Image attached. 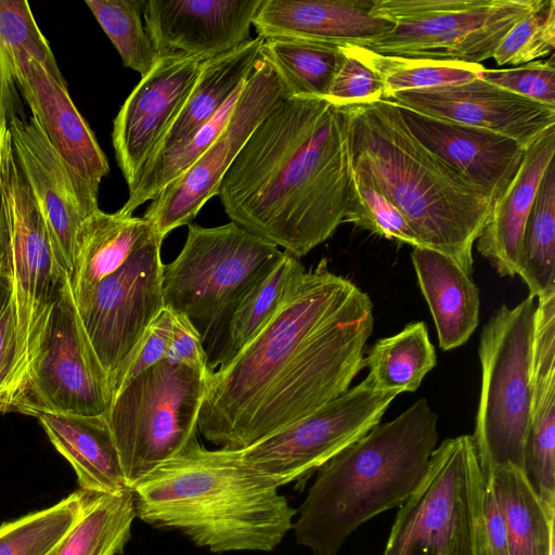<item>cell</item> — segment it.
Returning <instances> with one entry per match:
<instances>
[{
	"mask_svg": "<svg viewBox=\"0 0 555 555\" xmlns=\"http://www.w3.org/2000/svg\"><path fill=\"white\" fill-rule=\"evenodd\" d=\"M205 62L193 56H158L120 107L112 141L129 190L157 153Z\"/></svg>",
	"mask_w": 555,
	"mask_h": 555,
	"instance_id": "cell-17",
	"label": "cell"
},
{
	"mask_svg": "<svg viewBox=\"0 0 555 555\" xmlns=\"http://www.w3.org/2000/svg\"><path fill=\"white\" fill-rule=\"evenodd\" d=\"M13 296V284L3 259L0 261V318Z\"/></svg>",
	"mask_w": 555,
	"mask_h": 555,
	"instance_id": "cell-47",
	"label": "cell"
},
{
	"mask_svg": "<svg viewBox=\"0 0 555 555\" xmlns=\"http://www.w3.org/2000/svg\"><path fill=\"white\" fill-rule=\"evenodd\" d=\"M137 517L182 532L214 553L271 552L293 529L297 509L241 450L194 440L132 489Z\"/></svg>",
	"mask_w": 555,
	"mask_h": 555,
	"instance_id": "cell-3",
	"label": "cell"
},
{
	"mask_svg": "<svg viewBox=\"0 0 555 555\" xmlns=\"http://www.w3.org/2000/svg\"><path fill=\"white\" fill-rule=\"evenodd\" d=\"M17 86L50 144L98 195L102 179L109 172L108 162L73 103L67 83L56 80L40 62L28 57L21 65Z\"/></svg>",
	"mask_w": 555,
	"mask_h": 555,
	"instance_id": "cell-21",
	"label": "cell"
},
{
	"mask_svg": "<svg viewBox=\"0 0 555 555\" xmlns=\"http://www.w3.org/2000/svg\"><path fill=\"white\" fill-rule=\"evenodd\" d=\"M172 313L171 338L164 360L209 372L207 353L198 331L186 317L175 311Z\"/></svg>",
	"mask_w": 555,
	"mask_h": 555,
	"instance_id": "cell-45",
	"label": "cell"
},
{
	"mask_svg": "<svg viewBox=\"0 0 555 555\" xmlns=\"http://www.w3.org/2000/svg\"><path fill=\"white\" fill-rule=\"evenodd\" d=\"M358 51L380 77L383 100L397 92L469 82L485 68L479 63L382 55L362 47Z\"/></svg>",
	"mask_w": 555,
	"mask_h": 555,
	"instance_id": "cell-37",
	"label": "cell"
},
{
	"mask_svg": "<svg viewBox=\"0 0 555 555\" xmlns=\"http://www.w3.org/2000/svg\"><path fill=\"white\" fill-rule=\"evenodd\" d=\"M534 298L505 304L479 340L480 398L472 435L481 470L511 465L522 470L532 404Z\"/></svg>",
	"mask_w": 555,
	"mask_h": 555,
	"instance_id": "cell-8",
	"label": "cell"
},
{
	"mask_svg": "<svg viewBox=\"0 0 555 555\" xmlns=\"http://www.w3.org/2000/svg\"><path fill=\"white\" fill-rule=\"evenodd\" d=\"M37 418L72 465L80 490L115 493L128 489L105 414L42 413Z\"/></svg>",
	"mask_w": 555,
	"mask_h": 555,
	"instance_id": "cell-24",
	"label": "cell"
},
{
	"mask_svg": "<svg viewBox=\"0 0 555 555\" xmlns=\"http://www.w3.org/2000/svg\"><path fill=\"white\" fill-rule=\"evenodd\" d=\"M208 374L163 360L113 392L104 414L128 489L197 439Z\"/></svg>",
	"mask_w": 555,
	"mask_h": 555,
	"instance_id": "cell-9",
	"label": "cell"
},
{
	"mask_svg": "<svg viewBox=\"0 0 555 555\" xmlns=\"http://www.w3.org/2000/svg\"><path fill=\"white\" fill-rule=\"evenodd\" d=\"M2 412H4V411H3V405H2V404H1V402H0V413H2Z\"/></svg>",
	"mask_w": 555,
	"mask_h": 555,
	"instance_id": "cell-49",
	"label": "cell"
},
{
	"mask_svg": "<svg viewBox=\"0 0 555 555\" xmlns=\"http://www.w3.org/2000/svg\"><path fill=\"white\" fill-rule=\"evenodd\" d=\"M401 107L477 127L515 140L525 149L555 126V107L525 99L480 77L469 82L391 94Z\"/></svg>",
	"mask_w": 555,
	"mask_h": 555,
	"instance_id": "cell-19",
	"label": "cell"
},
{
	"mask_svg": "<svg viewBox=\"0 0 555 555\" xmlns=\"http://www.w3.org/2000/svg\"><path fill=\"white\" fill-rule=\"evenodd\" d=\"M4 256V242H3V234L0 225V261L3 259Z\"/></svg>",
	"mask_w": 555,
	"mask_h": 555,
	"instance_id": "cell-48",
	"label": "cell"
},
{
	"mask_svg": "<svg viewBox=\"0 0 555 555\" xmlns=\"http://www.w3.org/2000/svg\"><path fill=\"white\" fill-rule=\"evenodd\" d=\"M555 156V126L542 131L525 150L521 164L492 205L477 238V249L501 276H515L524 232L540 181Z\"/></svg>",
	"mask_w": 555,
	"mask_h": 555,
	"instance_id": "cell-23",
	"label": "cell"
},
{
	"mask_svg": "<svg viewBox=\"0 0 555 555\" xmlns=\"http://www.w3.org/2000/svg\"><path fill=\"white\" fill-rule=\"evenodd\" d=\"M28 57L40 62L56 80L66 82L28 2L0 0V133L17 115V77Z\"/></svg>",
	"mask_w": 555,
	"mask_h": 555,
	"instance_id": "cell-29",
	"label": "cell"
},
{
	"mask_svg": "<svg viewBox=\"0 0 555 555\" xmlns=\"http://www.w3.org/2000/svg\"><path fill=\"white\" fill-rule=\"evenodd\" d=\"M173 313L164 307L146 328L116 378L111 397L120 386L165 359L171 338Z\"/></svg>",
	"mask_w": 555,
	"mask_h": 555,
	"instance_id": "cell-44",
	"label": "cell"
},
{
	"mask_svg": "<svg viewBox=\"0 0 555 555\" xmlns=\"http://www.w3.org/2000/svg\"><path fill=\"white\" fill-rule=\"evenodd\" d=\"M262 0H147L145 30L157 56L209 61L251 39L250 26Z\"/></svg>",
	"mask_w": 555,
	"mask_h": 555,
	"instance_id": "cell-18",
	"label": "cell"
},
{
	"mask_svg": "<svg viewBox=\"0 0 555 555\" xmlns=\"http://www.w3.org/2000/svg\"><path fill=\"white\" fill-rule=\"evenodd\" d=\"M344 59L334 76L326 99L338 107L383 100L378 74L364 61L357 46H340Z\"/></svg>",
	"mask_w": 555,
	"mask_h": 555,
	"instance_id": "cell-41",
	"label": "cell"
},
{
	"mask_svg": "<svg viewBox=\"0 0 555 555\" xmlns=\"http://www.w3.org/2000/svg\"><path fill=\"white\" fill-rule=\"evenodd\" d=\"M491 487L504 518L509 555H554V518L524 472L506 465L492 469Z\"/></svg>",
	"mask_w": 555,
	"mask_h": 555,
	"instance_id": "cell-28",
	"label": "cell"
},
{
	"mask_svg": "<svg viewBox=\"0 0 555 555\" xmlns=\"http://www.w3.org/2000/svg\"><path fill=\"white\" fill-rule=\"evenodd\" d=\"M153 231L143 217L101 209L90 215L78 230L74 270L68 279L74 300L117 271Z\"/></svg>",
	"mask_w": 555,
	"mask_h": 555,
	"instance_id": "cell-26",
	"label": "cell"
},
{
	"mask_svg": "<svg viewBox=\"0 0 555 555\" xmlns=\"http://www.w3.org/2000/svg\"><path fill=\"white\" fill-rule=\"evenodd\" d=\"M286 96L276 73L260 56L224 129L196 162L146 208L143 218L162 240L172 230L191 224L203 206L218 194L221 180L254 129Z\"/></svg>",
	"mask_w": 555,
	"mask_h": 555,
	"instance_id": "cell-15",
	"label": "cell"
},
{
	"mask_svg": "<svg viewBox=\"0 0 555 555\" xmlns=\"http://www.w3.org/2000/svg\"><path fill=\"white\" fill-rule=\"evenodd\" d=\"M232 222L300 258L351 216L347 121L326 98L286 96L254 129L220 182Z\"/></svg>",
	"mask_w": 555,
	"mask_h": 555,
	"instance_id": "cell-2",
	"label": "cell"
},
{
	"mask_svg": "<svg viewBox=\"0 0 555 555\" xmlns=\"http://www.w3.org/2000/svg\"><path fill=\"white\" fill-rule=\"evenodd\" d=\"M374 0H262L254 20L259 37H286L366 48L392 22L371 13Z\"/></svg>",
	"mask_w": 555,
	"mask_h": 555,
	"instance_id": "cell-22",
	"label": "cell"
},
{
	"mask_svg": "<svg viewBox=\"0 0 555 555\" xmlns=\"http://www.w3.org/2000/svg\"><path fill=\"white\" fill-rule=\"evenodd\" d=\"M13 149L44 219L55 257L68 279L77 233L99 210L98 195L53 149L37 120L13 115L8 121Z\"/></svg>",
	"mask_w": 555,
	"mask_h": 555,
	"instance_id": "cell-16",
	"label": "cell"
},
{
	"mask_svg": "<svg viewBox=\"0 0 555 555\" xmlns=\"http://www.w3.org/2000/svg\"><path fill=\"white\" fill-rule=\"evenodd\" d=\"M373 302L326 259L299 274L261 330L209 372L198 431L241 450L346 392L364 367Z\"/></svg>",
	"mask_w": 555,
	"mask_h": 555,
	"instance_id": "cell-1",
	"label": "cell"
},
{
	"mask_svg": "<svg viewBox=\"0 0 555 555\" xmlns=\"http://www.w3.org/2000/svg\"><path fill=\"white\" fill-rule=\"evenodd\" d=\"M86 4L120 55L124 66L146 75L157 54L142 24V0H86Z\"/></svg>",
	"mask_w": 555,
	"mask_h": 555,
	"instance_id": "cell-38",
	"label": "cell"
},
{
	"mask_svg": "<svg viewBox=\"0 0 555 555\" xmlns=\"http://www.w3.org/2000/svg\"><path fill=\"white\" fill-rule=\"evenodd\" d=\"M260 56L272 66L287 96L326 98L344 52L340 46L272 37L263 39Z\"/></svg>",
	"mask_w": 555,
	"mask_h": 555,
	"instance_id": "cell-32",
	"label": "cell"
},
{
	"mask_svg": "<svg viewBox=\"0 0 555 555\" xmlns=\"http://www.w3.org/2000/svg\"><path fill=\"white\" fill-rule=\"evenodd\" d=\"M411 259L440 348L448 351L462 346L479 323L478 287L470 275L437 250L413 247Z\"/></svg>",
	"mask_w": 555,
	"mask_h": 555,
	"instance_id": "cell-25",
	"label": "cell"
},
{
	"mask_svg": "<svg viewBox=\"0 0 555 555\" xmlns=\"http://www.w3.org/2000/svg\"><path fill=\"white\" fill-rule=\"evenodd\" d=\"M137 517L131 489L92 493L86 509L50 555H119Z\"/></svg>",
	"mask_w": 555,
	"mask_h": 555,
	"instance_id": "cell-33",
	"label": "cell"
},
{
	"mask_svg": "<svg viewBox=\"0 0 555 555\" xmlns=\"http://www.w3.org/2000/svg\"><path fill=\"white\" fill-rule=\"evenodd\" d=\"M0 225L3 261L30 359L49 306L68 276L55 257L44 219L16 158L9 126L0 133Z\"/></svg>",
	"mask_w": 555,
	"mask_h": 555,
	"instance_id": "cell-12",
	"label": "cell"
},
{
	"mask_svg": "<svg viewBox=\"0 0 555 555\" xmlns=\"http://www.w3.org/2000/svg\"><path fill=\"white\" fill-rule=\"evenodd\" d=\"M397 107L420 142L486 191L494 202L506 190L525 154L526 149L518 142L493 131Z\"/></svg>",
	"mask_w": 555,
	"mask_h": 555,
	"instance_id": "cell-20",
	"label": "cell"
},
{
	"mask_svg": "<svg viewBox=\"0 0 555 555\" xmlns=\"http://www.w3.org/2000/svg\"><path fill=\"white\" fill-rule=\"evenodd\" d=\"M541 0H374L392 27L370 43L377 54L479 63Z\"/></svg>",
	"mask_w": 555,
	"mask_h": 555,
	"instance_id": "cell-10",
	"label": "cell"
},
{
	"mask_svg": "<svg viewBox=\"0 0 555 555\" xmlns=\"http://www.w3.org/2000/svg\"><path fill=\"white\" fill-rule=\"evenodd\" d=\"M341 108L353 171L398 208L420 247L446 255L470 275L474 243L494 199L420 142L395 103Z\"/></svg>",
	"mask_w": 555,
	"mask_h": 555,
	"instance_id": "cell-4",
	"label": "cell"
},
{
	"mask_svg": "<svg viewBox=\"0 0 555 555\" xmlns=\"http://www.w3.org/2000/svg\"><path fill=\"white\" fill-rule=\"evenodd\" d=\"M299 259L283 251L233 310L208 363L212 372L229 363L274 313L293 281L302 272Z\"/></svg>",
	"mask_w": 555,
	"mask_h": 555,
	"instance_id": "cell-30",
	"label": "cell"
},
{
	"mask_svg": "<svg viewBox=\"0 0 555 555\" xmlns=\"http://www.w3.org/2000/svg\"><path fill=\"white\" fill-rule=\"evenodd\" d=\"M483 555H509L504 518L495 495L487 481L485 495Z\"/></svg>",
	"mask_w": 555,
	"mask_h": 555,
	"instance_id": "cell-46",
	"label": "cell"
},
{
	"mask_svg": "<svg viewBox=\"0 0 555 555\" xmlns=\"http://www.w3.org/2000/svg\"><path fill=\"white\" fill-rule=\"evenodd\" d=\"M28 356L18 327L15 299L0 318V402L10 411L28 370Z\"/></svg>",
	"mask_w": 555,
	"mask_h": 555,
	"instance_id": "cell-43",
	"label": "cell"
},
{
	"mask_svg": "<svg viewBox=\"0 0 555 555\" xmlns=\"http://www.w3.org/2000/svg\"><path fill=\"white\" fill-rule=\"evenodd\" d=\"M437 421L421 398L322 465L297 509L296 542L313 555H337L361 525L400 507L427 472L437 448Z\"/></svg>",
	"mask_w": 555,
	"mask_h": 555,
	"instance_id": "cell-5",
	"label": "cell"
},
{
	"mask_svg": "<svg viewBox=\"0 0 555 555\" xmlns=\"http://www.w3.org/2000/svg\"><path fill=\"white\" fill-rule=\"evenodd\" d=\"M358 204L348 222L413 247L420 243L398 208L364 176L353 171Z\"/></svg>",
	"mask_w": 555,
	"mask_h": 555,
	"instance_id": "cell-40",
	"label": "cell"
},
{
	"mask_svg": "<svg viewBox=\"0 0 555 555\" xmlns=\"http://www.w3.org/2000/svg\"><path fill=\"white\" fill-rule=\"evenodd\" d=\"M162 243L153 231L117 271L74 300L111 392L146 328L164 308Z\"/></svg>",
	"mask_w": 555,
	"mask_h": 555,
	"instance_id": "cell-14",
	"label": "cell"
},
{
	"mask_svg": "<svg viewBox=\"0 0 555 555\" xmlns=\"http://www.w3.org/2000/svg\"><path fill=\"white\" fill-rule=\"evenodd\" d=\"M437 357L427 326L417 321L396 335L378 339L364 357L366 380L376 390L415 391L436 366Z\"/></svg>",
	"mask_w": 555,
	"mask_h": 555,
	"instance_id": "cell-31",
	"label": "cell"
},
{
	"mask_svg": "<svg viewBox=\"0 0 555 555\" xmlns=\"http://www.w3.org/2000/svg\"><path fill=\"white\" fill-rule=\"evenodd\" d=\"M398 395L363 379L310 415L241 449L242 456L279 488L289 482L304 487L328 460L378 425Z\"/></svg>",
	"mask_w": 555,
	"mask_h": 555,
	"instance_id": "cell-13",
	"label": "cell"
},
{
	"mask_svg": "<svg viewBox=\"0 0 555 555\" xmlns=\"http://www.w3.org/2000/svg\"><path fill=\"white\" fill-rule=\"evenodd\" d=\"M92 493L77 490L54 505L0 526V555H50L81 518Z\"/></svg>",
	"mask_w": 555,
	"mask_h": 555,
	"instance_id": "cell-36",
	"label": "cell"
},
{
	"mask_svg": "<svg viewBox=\"0 0 555 555\" xmlns=\"http://www.w3.org/2000/svg\"><path fill=\"white\" fill-rule=\"evenodd\" d=\"M485 495L473 437L444 440L399 507L382 555H483Z\"/></svg>",
	"mask_w": 555,
	"mask_h": 555,
	"instance_id": "cell-7",
	"label": "cell"
},
{
	"mask_svg": "<svg viewBox=\"0 0 555 555\" xmlns=\"http://www.w3.org/2000/svg\"><path fill=\"white\" fill-rule=\"evenodd\" d=\"M480 78L512 93L555 107V64L552 53L546 61L535 60L517 67L483 68Z\"/></svg>",
	"mask_w": 555,
	"mask_h": 555,
	"instance_id": "cell-42",
	"label": "cell"
},
{
	"mask_svg": "<svg viewBox=\"0 0 555 555\" xmlns=\"http://www.w3.org/2000/svg\"><path fill=\"white\" fill-rule=\"evenodd\" d=\"M263 38L205 62L181 111L155 155L180 143L208 122L256 67Z\"/></svg>",
	"mask_w": 555,
	"mask_h": 555,
	"instance_id": "cell-27",
	"label": "cell"
},
{
	"mask_svg": "<svg viewBox=\"0 0 555 555\" xmlns=\"http://www.w3.org/2000/svg\"><path fill=\"white\" fill-rule=\"evenodd\" d=\"M111 402L106 374L80 326L67 281L50 304L24 384L10 411L104 414Z\"/></svg>",
	"mask_w": 555,
	"mask_h": 555,
	"instance_id": "cell-11",
	"label": "cell"
},
{
	"mask_svg": "<svg viewBox=\"0 0 555 555\" xmlns=\"http://www.w3.org/2000/svg\"><path fill=\"white\" fill-rule=\"evenodd\" d=\"M529 296L555 293V160L546 167L529 214L517 273Z\"/></svg>",
	"mask_w": 555,
	"mask_h": 555,
	"instance_id": "cell-35",
	"label": "cell"
},
{
	"mask_svg": "<svg viewBox=\"0 0 555 555\" xmlns=\"http://www.w3.org/2000/svg\"><path fill=\"white\" fill-rule=\"evenodd\" d=\"M283 250L234 222L189 224L179 255L163 268L164 307L198 331L208 363L233 310Z\"/></svg>",
	"mask_w": 555,
	"mask_h": 555,
	"instance_id": "cell-6",
	"label": "cell"
},
{
	"mask_svg": "<svg viewBox=\"0 0 555 555\" xmlns=\"http://www.w3.org/2000/svg\"><path fill=\"white\" fill-rule=\"evenodd\" d=\"M522 472L546 512L555 516V367L532 371Z\"/></svg>",
	"mask_w": 555,
	"mask_h": 555,
	"instance_id": "cell-34",
	"label": "cell"
},
{
	"mask_svg": "<svg viewBox=\"0 0 555 555\" xmlns=\"http://www.w3.org/2000/svg\"><path fill=\"white\" fill-rule=\"evenodd\" d=\"M555 48V1L540 4L519 20L495 48L498 65H522L552 54Z\"/></svg>",
	"mask_w": 555,
	"mask_h": 555,
	"instance_id": "cell-39",
	"label": "cell"
}]
</instances>
